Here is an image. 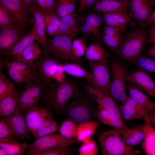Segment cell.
<instances>
[{"mask_svg": "<svg viewBox=\"0 0 155 155\" xmlns=\"http://www.w3.org/2000/svg\"><path fill=\"white\" fill-rule=\"evenodd\" d=\"M37 73L44 85L52 82L53 76L59 62L55 59L44 50L40 58L37 61Z\"/></svg>", "mask_w": 155, "mask_h": 155, "instance_id": "16", "label": "cell"}, {"mask_svg": "<svg viewBox=\"0 0 155 155\" xmlns=\"http://www.w3.org/2000/svg\"><path fill=\"white\" fill-rule=\"evenodd\" d=\"M7 73L16 83L23 84L37 82L41 80L38 75H29L6 67Z\"/></svg>", "mask_w": 155, "mask_h": 155, "instance_id": "37", "label": "cell"}, {"mask_svg": "<svg viewBox=\"0 0 155 155\" xmlns=\"http://www.w3.org/2000/svg\"><path fill=\"white\" fill-rule=\"evenodd\" d=\"M121 129L115 128L100 132L98 140L103 155H136L141 151L127 146L123 140Z\"/></svg>", "mask_w": 155, "mask_h": 155, "instance_id": "5", "label": "cell"}, {"mask_svg": "<svg viewBox=\"0 0 155 155\" xmlns=\"http://www.w3.org/2000/svg\"><path fill=\"white\" fill-rule=\"evenodd\" d=\"M123 32L119 29L104 24L102 34L109 36H123Z\"/></svg>", "mask_w": 155, "mask_h": 155, "instance_id": "51", "label": "cell"}, {"mask_svg": "<svg viewBox=\"0 0 155 155\" xmlns=\"http://www.w3.org/2000/svg\"><path fill=\"white\" fill-rule=\"evenodd\" d=\"M57 3L56 15L61 18L75 13L77 0H55Z\"/></svg>", "mask_w": 155, "mask_h": 155, "instance_id": "38", "label": "cell"}, {"mask_svg": "<svg viewBox=\"0 0 155 155\" xmlns=\"http://www.w3.org/2000/svg\"><path fill=\"white\" fill-rule=\"evenodd\" d=\"M154 0V1H155V0Z\"/></svg>", "mask_w": 155, "mask_h": 155, "instance_id": "62", "label": "cell"}, {"mask_svg": "<svg viewBox=\"0 0 155 155\" xmlns=\"http://www.w3.org/2000/svg\"><path fill=\"white\" fill-rule=\"evenodd\" d=\"M123 36H109L102 34L101 38L103 42L112 51L117 53L123 40Z\"/></svg>", "mask_w": 155, "mask_h": 155, "instance_id": "43", "label": "cell"}, {"mask_svg": "<svg viewBox=\"0 0 155 155\" xmlns=\"http://www.w3.org/2000/svg\"><path fill=\"white\" fill-rule=\"evenodd\" d=\"M78 88L77 82L73 79H65L60 83L55 81L44 85L40 99L46 106L59 113L64 111Z\"/></svg>", "mask_w": 155, "mask_h": 155, "instance_id": "1", "label": "cell"}, {"mask_svg": "<svg viewBox=\"0 0 155 155\" xmlns=\"http://www.w3.org/2000/svg\"><path fill=\"white\" fill-rule=\"evenodd\" d=\"M30 11L34 16V25L37 36L36 42L42 46L44 50L47 51V38L44 18L39 7L34 1L30 8Z\"/></svg>", "mask_w": 155, "mask_h": 155, "instance_id": "19", "label": "cell"}, {"mask_svg": "<svg viewBox=\"0 0 155 155\" xmlns=\"http://www.w3.org/2000/svg\"><path fill=\"white\" fill-rule=\"evenodd\" d=\"M18 92L14 83L3 73L2 71H0V100L5 96L17 93Z\"/></svg>", "mask_w": 155, "mask_h": 155, "instance_id": "40", "label": "cell"}, {"mask_svg": "<svg viewBox=\"0 0 155 155\" xmlns=\"http://www.w3.org/2000/svg\"><path fill=\"white\" fill-rule=\"evenodd\" d=\"M0 155H7V154L5 150L3 148L0 147Z\"/></svg>", "mask_w": 155, "mask_h": 155, "instance_id": "60", "label": "cell"}, {"mask_svg": "<svg viewBox=\"0 0 155 155\" xmlns=\"http://www.w3.org/2000/svg\"><path fill=\"white\" fill-rule=\"evenodd\" d=\"M96 117L102 123L115 128L125 129L129 128L122 119L114 117L98 105Z\"/></svg>", "mask_w": 155, "mask_h": 155, "instance_id": "28", "label": "cell"}, {"mask_svg": "<svg viewBox=\"0 0 155 155\" xmlns=\"http://www.w3.org/2000/svg\"><path fill=\"white\" fill-rule=\"evenodd\" d=\"M98 152L96 143L91 138L82 143L79 149L78 155H96Z\"/></svg>", "mask_w": 155, "mask_h": 155, "instance_id": "45", "label": "cell"}, {"mask_svg": "<svg viewBox=\"0 0 155 155\" xmlns=\"http://www.w3.org/2000/svg\"><path fill=\"white\" fill-rule=\"evenodd\" d=\"M0 142H17L6 123L0 119Z\"/></svg>", "mask_w": 155, "mask_h": 155, "instance_id": "46", "label": "cell"}, {"mask_svg": "<svg viewBox=\"0 0 155 155\" xmlns=\"http://www.w3.org/2000/svg\"><path fill=\"white\" fill-rule=\"evenodd\" d=\"M71 99L64 111L75 122L79 123L92 121L96 117V102L85 92L84 93L78 90Z\"/></svg>", "mask_w": 155, "mask_h": 155, "instance_id": "2", "label": "cell"}, {"mask_svg": "<svg viewBox=\"0 0 155 155\" xmlns=\"http://www.w3.org/2000/svg\"><path fill=\"white\" fill-rule=\"evenodd\" d=\"M76 142L74 139L66 138L60 134L55 133L46 135L36 139L28 145L26 152L29 155L35 152L56 147L69 146Z\"/></svg>", "mask_w": 155, "mask_h": 155, "instance_id": "8", "label": "cell"}, {"mask_svg": "<svg viewBox=\"0 0 155 155\" xmlns=\"http://www.w3.org/2000/svg\"><path fill=\"white\" fill-rule=\"evenodd\" d=\"M147 53L150 57L155 59V42L151 44L148 47Z\"/></svg>", "mask_w": 155, "mask_h": 155, "instance_id": "55", "label": "cell"}, {"mask_svg": "<svg viewBox=\"0 0 155 155\" xmlns=\"http://www.w3.org/2000/svg\"><path fill=\"white\" fill-rule=\"evenodd\" d=\"M138 67L148 72L155 73V59L140 55L135 64Z\"/></svg>", "mask_w": 155, "mask_h": 155, "instance_id": "47", "label": "cell"}, {"mask_svg": "<svg viewBox=\"0 0 155 155\" xmlns=\"http://www.w3.org/2000/svg\"><path fill=\"white\" fill-rule=\"evenodd\" d=\"M88 38L83 35L73 40L71 46V61L80 64V58L84 56L87 47L86 42Z\"/></svg>", "mask_w": 155, "mask_h": 155, "instance_id": "36", "label": "cell"}, {"mask_svg": "<svg viewBox=\"0 0 155 155\" xmlns=\"http://www.w3.org/2000/svg\"><path fill=\"white\" fill-rule=\"evenodd\" d=\"M86 23L91 27L94 33V42H98L101 38L100 31L102 22V17L97 13H92L87 15L85 18Z\"/></svg>", "mask_w": 155, "mask_h": 155, "instance_id": "39", "label": "cell"}, {"mask_svg": "<svg viewBox=\"0 0 155 155\" xmlns=\"http://www.w3.org/2000/svg\"><path fill=\"white\" fill-rule=\"evenodd\" d=\"M75 13L65 16L60 19L59 35H65L75 36L80 31V28L76 27L79 20L82 19Z\"/></svg>", "mask_w": 155, "mask_h": 155, "instance_id": "24", "label": "cell"}, {"mask_svg": "<svg viewBox=\"0 0 155 155\" xmlns=\"http://www.w3.org/2000/svg\"><path fill=\"white\" fill-rule=\"evenodd\" d=\"M127 89L129 96L143 108L147 117L155 110V100L150 98L143 92L128 83Z\"/></svg>", "mask_w": 155, "mask_h": 155, "instance_id": "22", "label": "cell"}, {"mask_svg": "<svg viewBox=\"0 0 155 155\" xmlns=\"http://www.w3.org/2000/svg\"><path fill=\"white\" fill-rule=\"evenodd\" d=\"M106 0L111 1V0Z\"/></svg>", "mask_w": 155, "mask_h": 155, "instance_id": "61", "label": "cell"}, {"mask_svg": "<svg viewBox=\"0 0 155 155\" xmlns=\"http://www.w3.org/2000/svg\"><path fill=\"white\" fill-rule=\"evenodd\" d=\"M24 113L15 112L8 116L1 117L0 118L7 124L16 139L22 140L28 139L33 141L25 120Z\"/></svg>", "mask_w": 155, "mask_h": 155, "instance_id": "14", "label": "cell"}, {"mask_svg": "<svg viewBox=\"0 0 155 155\" xmlns=\"http://www.w3.org/2000/svg\"><path fill=\"white\" fill-rule=\"evenodd\" d=\"M69 146L58 147L39 151L32 155H69L71 154Z\"/></svg>", "mask_w": 155, "mask_h": 155, "instance_id": "48", "label": "cell"}, {"mask_svg": "<svg viewBox=\"0 0 155 155\" xmlns=\"http://www.w3.org/2000/svg\"><path fill=\"white\" fill-rule=\"evenodd\" d=\"M37 39V35L34 24L31 29L17 42L6 57L9 59L17 61L22 51L29 45Z\"/></svg>", "mask_w": 155, "mask_h": 155, "instance_id": "23", "label": "cell"}, {"mask_svg": "<svg viewBox=\"0 0 155 155\" xmlns=\"http://www.w3.org/2000/svg\"><path fill=\"white\" fill-rule=\"evenodd\" d=\"M19 25L15 17L0 4V28L8 26Z\"/></svg>", "mask_w": 155, "mask_h": 155, "instance_id": "44", "label": "cell"}, {"mask_svg": "<svg viewBox=\"0 0 155 155\" xmlns=\"http://www.w3.org/2000/svg\"><path fill=\"white\" fill-rule=\"evenodd\" d=\"M44 85L41 81L25 84L18 91V106L15 112H25L27 109L37 105L40 99Z\"/></svg>", "mask_w": 155, "mask_h": 155, "instance_id": "7", "label": "cell"}, {"mask_svg": "<svg viewBox=\"0 0 155 155\" xmlns=\"http://www.w3.org/2000/svg\"><path fill=\"white\" fill-rule=\"evenodd\" d=\"M5 67V63L4 59L2 58L0 59V71H2V69Z\"/></svg>", "mask_w": 155, "mask_h": 155, "instance_id": "59", "label": "cell"}, {"mask_svg": "<svg viewBox=\"0 0 155 155\" xmlns=\"http://www.w3.org/2000/svg\"><path fill=\"white\" fill-rule=\"evenodd\" d=\"M93 6L95 11L103 14L126 12L128 8L127 0H98Z\"/></svg>", "mask_w": 155, "mask_h": 155, "instance_id": "21", "label": "cell"}, {"mask_svg": "<svg viewBox=\"0 0 155 155\" xmlns=\"http://www.w3.org/2000/svg\"><path fill=\"white\" fill-rule=\"evenodd\" d=\"M89 66L94 77V88L111 96L109 93L111 78L108 62L89 61Z\"/></svg>", "mask_w": 155, "mask_h": 155, "instance_id": "11", "label": "cell"}, {"mask_svg": "<svg viewBox=\"0 0 155 155\" xmlns=\"http://www.w3.org/2000/svg\"><path fill=\"white\" fill-rule=\"evenodd\" d=\"M30 30L19 25L0 28V53L6 56L17 42Z\"/></svg>", "mask_w": 155, "mask_h": 155, "instance_id": "10", "label": "cell"}, {"mask_svg": "<svg viewBox=\"0 0 155 155\" xmlns=\"http://www.w3.org/2000/svg\"><path fill=\"white\" fill-rule=\"evenodd\" d=\"M89 61L108 62L109 55L99 42H94L87 47L84 55Z\"/></svg>", "mask_w": 155, "mask_h": 155, "instance_id": "27", "label": "cell"}, {"mask_svg": "<svg viewBox=\"0 0 155 155\" xmlns=\"http://www.w3.org/2000/svg\"><path fill=\"white\" fill-rule=\"evenodd\" d=\"M75 140L77 141L82 143L92 138L95 133L99 123L92 121L78 123Z\"/></svg>", "mask_w": 155, "mask_h": 155, "instance_id": "29", "label": "cell"}, {"mask_svg": "<svg viewBox=\"0 0 155 155\" xmlns=\"http://www.w3.org/2000/svg\"><path fill=\"white\" fill-rule=\"evenodd\" d=\"M25 142L20 143L17 142H0V147L4 148L7 155H21L26 151L28 146Z\"/></svg>", "mask_w": 155, "mask_h": 155, "instance_id": "42", "label": "cell"}, {"mask_svg": "<svg viewBox=\"0 0 155 155\" xmlns=\"http://www.w3.org/2000/svg\"><path fill=\"white\" fill-rule=\"evenodd\" d=\"M98 0H79V5L77 13L84 12L93 6Z\"/></svg>", "mask_w": 155, "mask_h": 155, "instance_id": "52", "label": "cell"}, {"mask_svg": "<svg viewBox=\"0 0 155 155\" xmlns=\"http://www.w3.org/2000/svg\"><path fill=\"white\" fill-rule=\"evenodd\" d=\"M130 19L127 11L119 12L105 14L103 22L105 24L118 28L124 32Z\"/></svg>", "mask_w": 155, "mask_h": 155, "instance_id": "25", "label": "cell"}, {"mask_svg": "<svg viewBox=\"0 0 155 155\" xmlns=\"http://www.w3.org/2000/svg\"><path fill=\"white\" fill-rule=\"evenodd\" d=\"M109 66L111 78L109 93L120 105L128 96L126 93L129 73L127 66L121 60L114 58H111Z\"/></svg>", "mask_w": 155, "mask_h": 155, "instance_id": "4", "label": "cell"}, {"mask_svg": "<svg viewBox=\"0 0 155 155\" xmlns=\"http://www.w3.org/2000/svg\"><path fill=\"white\" fill-rule=\"evenodd\" d=\"M51 109L48 106L44 108L37 105L27 109L24 113V118L27 125L33 135L45 118L51 113Z\"/></svg>", "mask_w": 155, "mask_h": 155, "instance_id": "17", "label": "cell"}, {"mask_svg": "<svg viewBox=\"0 0 155 155\" xmlns=\"http://www.w3.org/2000/svg\"><path fill=\"white\" fill-rule=\"evenodd\" d=\"M128 15L136 21L140 28H144L153 9L154 0H127Z\"/></svg>", "mask_w": 155, "mask_h": 155, "instance_id": "9", "label": "cell"}, {"mask_svg": "<svg viewBox=\"0 0 155 155\" xmlns=\"http://www.w3.org/2000/svg\"><path fill=\"white\" fill-rule=\"evenodd\" d=\"M147 125L138 124L132 128L123 129L121 132L124 142L129 147H133L142 142L146 133Z\"/></svg>", "mask_w": 155, "mask_h": 155, "instance_id": "20", "label": "cell"}, {"mask_svg": "<svg viewBox=\"0 0 155 155\" xmlns=\"http://www.w3.org/2000/svg\"><path fill=\"white\" fill-rule=\"evenodd\" d=\"M147 129L141 142L142 148L147 155H155V128L150 123L146 122Z\"/></svg>", "mask_w": 155, "mask_h": 155, "instance_id": "33", "label": "cell"}, {"mask_svg": "<svg viewBox=\"0 0 155 155\" xmlns=\"http://www.w3.org/2000/svg\"><path fill=\"white\" fill-rule=\"evenodd\" d=\"M18 106V93L5 96L0 100V116L7 117L16 112Z\"/></svg>", "mask_w": 155, "mask_h": 155, "instance_id": "35", "label": "cell"}, {"mask_svg": "<svg viewBox=\"0 0 155 155\" xmlns=\"http://www.w3.org/2000/svg\"><path fill=\"white\" fill-rule=\"evenodd\" d=\"M5 67H8L26 74L35 75L37 73V61L32 63H25L13 61L7 58L4 59Z\"/></svg>", "mask_w": 155, "mask_h": 155, "instance_id": "34", "label": "cell"}, {"mask_svg": "<svg viewBox=\"0 0 155 155\" xmlns=\"http://www.w3.org/2000/svg\"><path fill=\"white\" fill-rule=\"evenodd\" d=\"M40 45L35 41L30 44L22 52L17 61L28 63L37 61L43 52Z\"/></svg>", "mask_w": 155, "mask_h": 155, "instance_id": "30", "label": "cell"}, {"mask_svg": "<svg viewBox=\"0 0 155 155\" xmlns=\"http://www.w3.org/2000/svg\"><path fill=\"white\" fill-rule=\"evenodd\" d=\"M59 127L54 119L52 113L46 117L33 135L36 139L59 131Z\"/></svg>", "mask_w": 155, "mask_h": 155, "instance_id": "31", "label": "cell"}, {"mask_svg": "<svg viewBox=\"0 0 155 155\" xmlns=\"http://www.w3.org/2000/svg\"><path fill=\"white\" fill-rule=\"evenodd\" d=\"M149 32L144 28L131 30L124 38L117 52L119 59L135 64L148 41Z\"/></svg>", "mask_w": 155, "mask_h": 155, "instance_id": "3", "label": "cell"}, {"mask_svg": "<svg viewBox=\"0 0 155 155\" xmlns=\"http://www.w3.org/2000/svg\"><path fill=\"white\" fill-rule=\"evenodd\" d=\"M119 107L121 117L124 121L135 119L144 120L147 117L143 108L129 96Z\"/></svg>", "mask_w": 155, "mask_h": 155, "instance_id": "18", "label": "cell"}, {"mask_svg": "<svg viewBox=\"0 0 155 155\" xmlns=\"http://www.w3.org/2000/svg\"><path fill=\"white\" fill-rule=\"evenodd\" d=\"M84 91L100 106L114 117L122 118L118 106L111 96L96 89L90 85L83 86Z\"/></svg>", "mask_w": 155, "mask_h": 155, "instance_id": "13", "label": "cell"}, {"mask_svg": "<svg viewBox=\"0 0 155 155\" xmlns=\"http://www.w3.org/2000/svg\"><path fill=\"white\" fill-rule=\"evenodd\" d=\"M149 26L148 43L151 44L155 42V24Z\"/></svg>", "mask_w": 155, "mask_h": 155, "instance_id": "54", "label": "cell"}, {"mask_svg": "<svg viewBox=\"0 0 155 155\" xmlns=\"http://www.w3.org/2000/svg\"><path fill=\"white\" fill-rule=\"evenodd\" d=\"M144 120L153 125L155 128V110L150 115L146 117Z\"/></svg>", "mask_w": 155, "mask_h": 155, "instance_id": "56", "label": "cell"}, {"mask_svg": "<svg viewBox=\"0 0 155 155\" xmlns=\"http://www.w3.org/2000/svg\"><path fill=\"white\" fill-rule=\"evenodd\" d=\"M40 10L44 18L46 33L51 37L59 35L60 18L55 14Z\"/></svg>", "mask_w": 155, "mask_h": 155, "instance_id": "32", "label": "cell"}, {"mask_svg": "<svg viewBox=\"0 0 155 155\" xmlns=\"http://www.w3.org/2000/svg\"><path fill=\"white\" fill-rule=\"evenodd\" d=\"M30 11V8L34 0H21Z\"/></svg>", "mask_w": 155, "mask_h": 155, "instance_id": "58", "label": "cell"}, {"mask_svg": "<svg viewBox=\"0 0 155 155\" xmlns=\"http://www.w3.org/2000/svg\"><path fill=\"white\" fill-rule=\"evenodd\" d=\"M74 37L73 36L59 35L47 38V51L58 62L71 61L72 44Z\"/></svg>", "mask_w": 155, "mask_h": 155, "instance_id": "6", "label": "cell"}, {"mask_svg": "<svg viewBox=\"0 0 155 155\" xmlns=\"http://www.w3.org/2000/svg\"><path fill=\"white\" fill-rule=\"evenodd\" d=\"M40 9L56 14L57 3L55 0H34Z\"/></svg>", "mask_w": 155, "mask_h": 155, "instance_id": "49", "label": "cell"}, {"mask_svg": "<svg viewBox=\"0 0 155 155\" xmlns=\"http://www.w3.org/2000/svg\"><path fill=\"white\" fill-rule=\"evenodd\" d=\"M0 4L15 17L21 26L29 29L34 24L29 10L21 0H0Z\"/></svg>", "mask_w": 155, "mask_h": 155, "instance_id": "12", "label": "cell"}, {"mask_svg": "<svg viewBox=\"0 0 155 155\" xmlns=\"http://www.w3.org/2000/svg\"><path fill=\"white\" fill-rule=\"evenodd\" d=\"M77 125L75 122L70 118L68 117L62 122L59 131L61 135L69 139H76Z\"/></svg>", "mask_w": 155, "mask_h": 155, "instance_id": "41", "label": "cell"}, {"mask_svg": "<svg viewBox=\"0 0 155 155\" xmlns=\"http://www.w3.org/2000/svg\"><path fill=\"white\" fill-rule=\"evenodd\" d=\"M127 81L128 83L155 98V83L144 69L138 68L130 71Z\"/></svg>", "mask_w": 155, "mask_h": 155, "instance_id": "15", "label": "cell"}, {"mask_svg": "<svg viewBox=\"0 0 155 155\" xmlns=\"http://www.w3.org/2000/svg\"><path fill=\"white\" fill-rule=\"evenodd\" d=\"M154 24H155V6L154 9L150 15L147 22V25L149 26Z\"/></svg>", "mask_w": 155, "mask_h": 155, "instance_id": "57", "label": "cell"}, {"mask_svg": "<svg viewBox=\"0 0 155 155\" xmlns=\"http://www.w3.org/2000/svg\"><path fill=\"white\" fill-rule=\"evenodd\" d=\"M65 72L63 64L59 63L57 65L53 76V80L58 82H61L65 79Z\"/></svg>", "mask_w": 155, "mask_h": 155, "instance_id": "50", "label": "cell"}, {"mask_svg": "<svg viewBox=\"0 0 155 155\" xmlns=\"http://www.w3.org/2000/svg\"><path fill=\"white\" fill-rule=\"evenodd\" d=\"M80 31L82 34V35L86 37L88 39L94 41V34L93 30L91 27L86 23L83 24L80 28Z\"/></svg>", "mask_w": 155, "mask_h": 155, "instance_id": "53", "label": "cell"}, {"mask_svg": "<svg viewBox=\"0 0 155 155\" xmlns=\"http://www.w3.org/2000/svg\"><path fill=\"white\" fill-rule=\"evenodd\" d=\"M63 67L65 73L71 76L84 78L90 85L94 87L95 80L93 75L81 66L79 64L73 62H65Z\"/></svg>", "mask_w": 155, "mask_h": 155, "instance_id": "26", "label": "cell"}]
</instances>
